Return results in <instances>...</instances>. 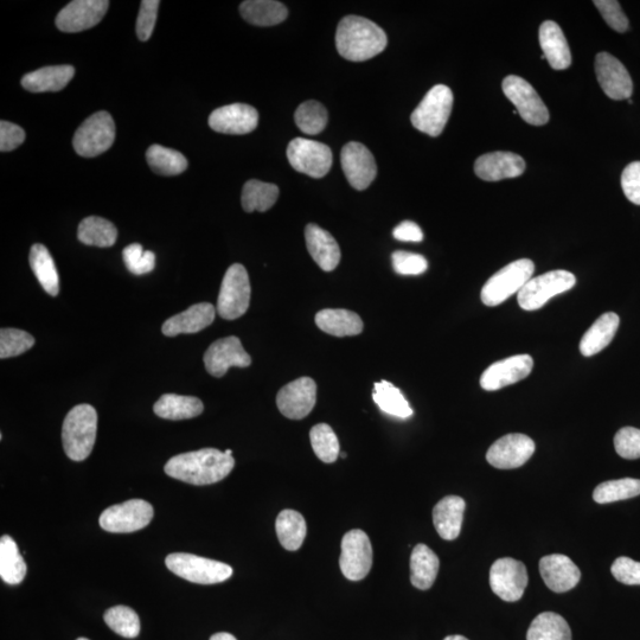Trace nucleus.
<instances>
[{
    "label": "nucleus",
    "mask_w": 640,
    "mask_h": 640,
    "mask_svg": "<svg viewBox=\"0 0 640 640\" xmlns=\"http://www.w3.org/2000/svg\"><path fill=\"white\" fill-rule=\"evenodd\" d=\"M342 169L352 188L366 190L374 182L377 166L373 153L361 143L351 142L341 153Z\"/></svg>",
    "instance_id": "a211bd4d"
},
{
    "label": "nucleus",
    "mask_w": 640,
    "mask_h": 640,
    "mask_svg": "<svg viewBox=\"0 0 640 640\" xmlns=\"http://www.w3.org/2000/svg\"><path fill=\"white\" fill-rule=\"evenodd\" d=\"M78 238L83 245L107 248L117 242L118 230L102 217L89 216L80 223Z\"/></svg>",
    "instance_id": "4c0bfd02"
},
{
    "label": "nucleus",
    "mask_w": 640,
    "mask_h": 640,
    "mask_svg": "<svg viewBox=\"0 0 640 640\" xmlns=\"http://www.w3.org/2000/svg\"><path fill=\"white\" fill-rule=\"evenodd\" d=\"M110 8L107 0H74L56 17V27L63 32H80L95 27Z\"/></svg>",
    "instance_id": "412c9836"
},
{
    "label": "nucleus",
    "mask_w": 640,
    "mask_h": 640,
    "mask_svg": "<svg viewBox=\"0 0 640 640\" xmlns=\"http://www.w3.org/2000/svg\"><path fill=\"white\" fill-rule=\"evenodd\" d=\"M25 140V132L22 127L3 120L0 123V150L10 152L21 146Z\"/></svg>",
    "instance_id": "4d7b16f0"
},
{
    "label": "nucleus",
    "mask_w": 640,
    "mask_h": 640,
    "mask_svg": "<svg viewBox=\"0 0 640 640\" xmlns=\"http://www.w3.org/2000/svg\"><path fill=\"white\" fill-rule=\"evenodd\" d=\"M153 411L162 419L187 420L201 415L204 406L203 402L194 396L165 394L156 402Z\"/></svg>",
    "instance_id": "72a5a7b5"
},
{
    "label": "nucleus",
    "mask_w": 640,
    "mask_h": 640,
    "mask_svg": "<svg viewBox=\"0 0 640 640\" xmlns=\"http://www.w3.org/2000/svg\"><path fill=\"white\" fill-rule=\"evenodd\" d=\"M224 452H226V454H228V456H232V454H233L232 450H227V451H224Z\"/></svg>",
    "instance_id": "680f3d73"
},
{
    "label": "nucleus",
    "mask_w": 640,
    "mask_h": 640,
    "mask_svg": "<svg viewBox=\"0 0 640 640\" xmlns=\"http://www.w3.org/2000/svg\"><path fill=\"white\" fill-rule=\"evenodd\" d=\"M339 566L345 578L361 581L367 578L373 566V547L363 530L354 529L345 534L341 544Z\"/></svg>",
    "instance_id": "f8f14e48"
},
{
    "label": "nucleus",
    "mask_w": 640,
    "mask_h": 640,
    "mask_svg": "<svg viewBox=\"0 0 640 640\" xmlns=\"http://www.w3.org/2000/svg\"><path fill=\"white\" fill-rule=\"evenodd\" d=\"M527 640H572V631L560 614L544 612L530 624Z\"/></svg>",
    "instance_id": "ea45409f"
},
{
    "label": "nucleus",
    "mask_w": 640,
    "mask_h": 640,
    "mask_svg": "<svg viewBox=\"0 0 640 640\" xmlns=\"http://www.w3.org/2000/svg\"><path fill=\"white\" fill-rule=\"evenodd\" d=\"M35 345V338L28 332L18 329L0 331V358L16 357L24 354Z\"/></svg>",
    "instance_id": "de8ad7c7"
},
{
    "label": "nucleus",
    "mask_w": 640,
    "mask_h": 640,
    "mask_svg": "<svg viewBox=\"0 0 640 640\" xmlns=\"http://www.w3.org/2000/svg\"><path fill=\"white\" fill-rule=\"evenodd\" d=\"M275 531L281 546L288 552H296L303 546L307 534L305 518L298 511H281L275 521Z\"/></svg>",
    "instance_id": "f704fd0d"
},
{
    "label": "nucleus",
    "mask_w": 640,
    "mask_h": 640,
    "mask_svg": "<svg viewBox=\"0 0 640 640\" xmlns=\"http://www.w3.org/2000/svg\"><path fill=\"white\" fill-rule=\"evenodd\" d=\"M307 251L324 272H332L341 261V249L329 232L317 226L307 224L305 229Z\"/></svg>",
    "instance_id": "393cba45"
},
{
    "label": "nucleus",
    "mask_w": 640,
    "mask_h": 640,
    "mask_svg": "<svg viewBox=\"0 0 640 640\" xmlns=\"http://www.w3.org/2000/svg\"><path fill=\"white\" fill-rule=\"evenodd\" d=\"M466 503L462 497L447 496L435 505L433 523L441 539L456 540L462 531Z\"/></svg>",
    "instance_id": "bb28decb"
},
{
    "label": "nucleus",
    "mask_w": 640,
    "mask_h": 640,
    "mask_svg": "<svg viewBox=\"0 0 640 640\" xmlns=\"http://www.w3.org/2000/svg\"><path fill=\"white\" fill-rule=\"evenodd\" d=\"M386 32L367 18L344 17L338 24L336 47L345 60L363 62L382 53L387 48Z\"/></svg>",
    "instance_id": "f03ea898"
},
{
    "label": "nucleus",
    "mask_w": 640,
    "mask_h": 640,
    "mask_svg": "<svg viewBox=\"0 0 640 640\" xmlns=\"http://www.w3.org/2000/svg\"><path fill=\"white\" fill-rule=\"evenodd\" d=\"M535 448L534 440L528 435L508 434L492 444L486 460L499 470L517 469L533 457Z\"/></svg>",
    "instance_id": "2eb2a0df"
},
{
    "label": "nucleus",
    "mask_w": 640,
    "mask_h": 640,
    "mask_svg": "<svg viewBox=\"0 0 640 640\" xmlns=\"http://www.w3.org/2000/svg\"><path fill=\"white\" fill-rule=\"evenodd\" d=\"M373 399L383 413L394 418L409 419L414 413L401 390L388 381L375 383Z\"/></svg>",
    "instance_id": "58836bf2"
},
{
    "label": "nucleus",
    "mask_w": 640,
    "mask_h": 640,
    "mask_svg": "<svg viewBox=\"0 0 640 640\" xmlns=\"http://www.w3.org/2000/svg\"><path fill=\"white\" fill-rule=\"evenodd\" d=\"M155 511L149 502L143 499H131L102 512L100 527L108 533L127 534L149 526Z\"/></svg>",
    "instance_id": "9d476101"
},
{
    "label": "nucleus",
    "mask_w": 640,
    "mask_h": 640,
    "mask_svg": "<svg viewBox=\"0 0 640 640\" xmlns=\"http://www.w3.org/2000/svg\"><path fill=\"white\" fill-rule=\"evenodd\" d=\"M534 361L530 355H516L498 361L484 371L480 377V387L488 392L520 382L533 371Z\"/></svg>",
    "instance_id": "aec40b11"
},
{
    "label": "nucleus",
    "mask_w": 640,
    "mask_h": 640,
    "mask_svg": "<svg viewBox=\"0 0 640 640\" xmlns=\"http://www.w3.org/2000/svg\"><path fill=\"white\" fill-rule=\"evenodd\" d=\"M210 640H238L233 635L227 632L215 633V635L210 637Z\"/></svg>",
    "instance_id": "bf43d9fd"
},
{
    "label": "nucleus",
    "mask_w": 640,
    "mask_h": 640,
    "mask_svg": "<svg viewBox=\"0 0 640 640\" xmlns=\"http://www.w3.org/2000/svg\"><path fill=\"white\" fill-rule=\"evenodd\" d=\"M105 623L117 635L136 638L140 633V619L136 611L127 606H114L104 614Z\"/></svg>",
    "instance_id": "49530a36"
},
{
    "label": "nucleus",
    "mask_w": 640,
    "mask_h": 640,
    "mask_svg": "<svg viewBox=\"0 0 640 640\" xmlns=\"http://www.w3.org/2000/svg\"><path fill=\"white\" fill-rule=\"evenodd\" d=\"M279 188L275 184L256 181H248L242 190V208L247 213H253V211H265L270 210L275 202L278 201Z\"/></svg>",
    "instance_id": "a19ab883"
},
{
    "label": "nucleus",
    "mask_w": 640,
    "mask_h": 640,
    "mask_svg": "<svg viewBox=\"0 0 640 640\" xmlns=\"http://www.w3.org/2000/svg\"><path fill=\"white\" fill-rule=\"evenodd\" d=\"M310 439L316 456L325 464L335 463L341 454L336 433L329 425L319 424L312 428Z\"/></svg>",
    "instance_id": "a18cd8bd"
},
{
    "label": "nucleus",
    "mask_w": 640,
    "mask_h": 640,
    "mask_svg": "<svg viewBox=\"0 0 640 640\" xmlns=\"http://www.w3.org/2000/svg\"><path fill=\"white\" fill-rule=\"evenodd\" d=\"M215 315V307L210 303L192 305L188 310L166 320L162 331L166 337L196 334V332H200L213 324Z\"/></svg>",
    "instance_id": "a878e982"
},
{
    "label": "nucleus",
    "mask_w": 640,
    "mask_h": 640,
    "mask_svg": "<svg viewBox=\"0 0 640 640\" xmlns=\"http://www.w3.org/2000/svg\"><path fill=\"white\" fill-rule=\"evenodd\" d=\"M614 448L624 459L640 458V430L635 427H624L614 437Z\"/></svg>",
    "instance_id": "8fccbe9b"
},
{
    "label": "nucleus",
    "mask_w": 640,
    "mask_h": 640,
    "mask_svg": "<svg viewBox=\"0 0 640 640\" xmlns=\"http://www.w3.org/2000/svg\"><path fill=\"white\" fill-rule=\"evenodd\" d=\"M526 171V162L512 152H491L480 156L475 163L476 175L486 182L520 177Z\"/></svg>",
    "instance_id": "5701e85b"
},
{
    "label": "nucleus",
    "mask_w": 640,
    "mask_h": 640,
    "mask_svg": "<svg viewBox=\"0 0 640 640\" xmlns=\"http://www.w3.org/2000/svg\"><path fill=\"white\" fill-rule=\"evenodd\" d=\"M640 495V479L623 478L601 483L593 492V499L599 504L625 501Z\"/></svg>",
    "instance_id": "37998d69"
},
{
    "label": "nucleus",
    "mask_w": 640,
    "mask_h": 640,
    "mask_svg": "<svg viewBox=\"0 0 640 640\" xmlns=\"http://www.w3.org/2000/svg\"><path fill=\"white\" fill-rule=\"evenodd\" d=\"M594 5L600 11L601 16L613 30L623 32L629 30V19L625 16L619 2L616 0H595Z\"/></svg>",
    "instance_id": "864d4df0"
},
{
    "label": "nucleus",
    "mask_w": 640,
    "mask_h": 640,
    "mask_svg": "<svg viewBox=\"0 0 640 640\" xmlns=\"http://www.w3.org/2000/svg\"><path fill=\"white\" fill-rule=\"evenodd\" d=\"M444 640H469L463 636H459V635H454V636H448L446 637Z\"/></svg>",
    "instance_id": "052dcab7"
},
{
    "label": "nucleus",
    "mask_w": 640,
    "mask_h": 640,
    "mask_svg": "<svg viewBox=\"0 0 640 640\" xmlns=\"http://www.w3.org/2000/svg\"><path fill=\"white\" fill-rule=\"evenodd\" d=\"M453 108V93L445 85L434 86L415 108L411 121L416 130L431 137L443 133Z\"/></svg>",
    "instance_id": "423d86ee"
},
{
    "label": "nucleus",
    "mask_w": 640,
    "mask_h": 640,
    "mask_svg": "<svg viewBox=\"0 0 640 640\" xmlns=\"http://www.w3.org/2000/svg\"><path fill=\"white\" fill-rule=\"evenodd\" d=\"M440 561L426 544L414 547L411 556V581L418 590L427 591L433 586L439 572Z\"/></svg>",
    "instance_id": "2f4dec72"
},
{
    "label": "nucleus",
    "mask_w": 640,
    "mask_h": 640,
    "mask_svg": "<svg viewBox=\"0 0 640 640\" xmlns=\"http://www.w3.org/2000/svg\"><path fill=\"white\" fill-rule=\"evenodd\" d=\"M76 640H89V639H87V638H79V639H76Z\"/></svg>",
    "instance_id": "0e129e2a"
},
{
    "label": "nucleus",
    "mask_w": 640,
    "mask_h": 640,
    "mask_svg": "<svg viewBox=\"0 0 640 640\" xmlns=\"http://www.w3.org/2000/svg\"><path fill=\"white\" fill-rule=\"evenodd\" d=\"M316 324L325 334L349 337L362 334L363 322L355 312L343 309H325L317 313Z\"/></svg>",
    "instance_id": "7c9ffc66"
},
{
    "label": "nucleus",
    "mask_w": 640,
    "mask_h": 640,
    "mask_svg": "<svg viewBox=\"0 0 640 640\" xmlns=\"http://www.w3.org/2000/svg\"><path fill=\"white\" fill-rule=\"evenodd\" d=\"M528 581L527 567L515 559H498L490 569L492 592L508 603H515L523 597Z\"/></svg>",
    "instance_id": "4468645a"
},
{
    "label": "nucleus",
    "mask_w": 640,
    "mask_h": 640,
    "mask_svg": "<svg viewBox=\"0 0 640 640\" xmlns=\"http://www.w3.org/2000/svg\"><path fill=\"white\" fill-rule=\"evenodd\" d=\"M505 96L515 105L524 121L534 126L546 125L549 111L534 87L520 76L510 75L503 81Z\"/></svg>",
    "instance_id": "ddd939ff"
},
{
    "label": "nucleus",
    "mask_w": 640,
    "mask_h": 640,
    "mask_svg": "<svg viewBox=\"0 0 640 640\" xmlns=\"http://www.w3.org/2000/svg\"><path fill=\"white\" fill-rule=\"evenodd\" d=\"M115 140V124L110 113L101 111L89 117L76 131L73 145L76 153L94 158L111 149Z\"/></svg>",
    "instance_id": "1a4fd4ad"
},
{
    "label": "nucleus",
    "mask_w": 640,
    "mask_h": 640,
    "mask_svg": "<svg viewBox=\"0 0 640 640\" xmlns=\"http://www.w3.org/2000/svg\"><path fill=\"white\" fill-rule=\"evenodd\" d=\"M165 565L179 578L198 585L221 584L234 573L233 568L227 563L188 553L170 554L165 559Z\"/></svg>",
    "instance_id": "20e7f679"
},
{
    "label": "nucleus",
    "mask_w": 640,
    "mask_h": 640,
    "mask_svg": "<svg viewBox=\"0 0 640 640\" xmlns=\"http://www.w3.org/2000/svg\"><path fill=\"white\" fill-rule=\"evenodd\" d=\"M98 431V413L91 405L75 406L64 419L62 443L64 452L74 462H82L92 453Z\"/></svg>",
    "instance_id": "7ed1b4c3"
},
{
    "label": "nucleus",
    "mask_w": 640,
    "mask_h": 640,
    "mask_svg": "<svg viewBox=\"0 0 640 640\" xmlns=\"http://www.w3.org/2000/svg\"><path fill=\"white\" fill-rule=\"evenodd\" d=\"M619 324V316L614 312L604 313L603 316L595 320L581 339L580 352L582 356L591 357L607 348L616 336Z\"/></svg>",
    "instance_id": "c756f323"
},
{
    "label": "nucleus",
    "mask_w": 640,
    "mask_h": 640,
    "mask_svg": "<svg viewBox=\"0 0 640 640\" xmlns=\"http://www.w3.org/2000/svg\"><path fill=\"white\" fill-rule=\"evenodd\" d=\"M27 575V563L19 549L17 543L9 535L0 539V576L6 584L19 585Z\"/></svg>",
    "instance_id": "e433bc0d"
},
{
    "label": "nucleus",
    "mask_w": 640,
    "mask_h": 640,
    "mask_svg": "<svg viewBox=\"0 0 640 640\" xmlns=\"http://www.w3.org/2000/svg\"><path fill=\"white\" fill-rule=\"evenodd\" d=\"M576 284L575 275L568 271L547 272L540 277L531 278L517 294L518 305L524 311L542 309L550 299L565 293Z\"/></svg>",
    "instance_id": "6e6552de"
},
{
    "label": "nucleus",
    "mask_w": 640,
    "mask_h": 640,
    "mask_svg": "<svg viewBox=\"0 0 640 640\" xmlns=\"http://www.w3.org/2000/svg\"><path fill=\"white\" fill-rule=\"evenodd\" d=\"M534 272V262L529 259L511 262L486 281L480 294L483 304L490 307L501 305L515 293L518 294Z\"/></svg>",
    "instance_id": "39448f33"
},
{
    "label": "nucleus",
    "mask_w": 640,
    "mask_h": 640,
    "mask_svg": "<svg viewBox=\"0 0 640 640\" xmlns=\"http://www.w3.org/2000/svg\"><path fill=\"white\" fill-rule=\"evenodd\" d=\"M294 120L300 131L309 136H316L328 125L329 115L320 102L309 100L297 108Z\"/></svg>",
    "instance_id": "c03bdc74"
},
{
    "label": "nucleus",
    "mask_w": 640,
    "mask_h": 640,
    "mask_svg": "<svg viewBox=\"0 0 640 640\" xmlns=\"http://www.w3.org/2000/svg\"><path fill=\"white\" fill-rule=\"evenodd\" d=\"M251 281L245 267L235 264L228 268L222 280L216 311L227 320L239 319L251 304Z\"/></svg>",
    "instance_id": "0eeeda50"
},
{
    "label": "nucleus",
    "mask_w": 640,
    "mask_h": 640,
    "mask_svg": "<svg viewBox=\"0 0 640 640\" xmlns=\"http://www.w3.org/2000/svg\"><path fill=\"white\" fill-rule=\"evenodd\" d=\"M292 168L312 178H323L332 166V152L328 145L305 138L293 139L287 147Z\"/></svg>",
    "instance_id": "9b49d317"
},
{
    "label": "nucleus",
    "mask_w": 640,
    "mask_h": 640,
    "mask_svg": "<svg viewBox=\"0 0 640 640\" xmlns=\"http://www.w3.org/2000/svg\"><path fill=\"white\" fill-rule=\"evenodd\" d=\"M29 261L31 270L40 281L43 290L50 296L56 297L60 292V277L53 256L50 255L47 247L40 243L32 246Z\"/></svg>",
    "instance_id": "c9c22d12"
},
{
    "label": "nucleus",
    "mask_w": 640,
    "mask_h": 640,
    "mask_svg": "<svg viewBox=\"0 0 640 640\" xmlns=\"http://www.w3.org/2000/svg\"><path fill=\"white\" fill-rule=\"evenodd\" d=\"M394 238L402 242H421L424 240V233L421 228L412 221H405L394 229Z\"/></svg>",
    "instance_id": "13d9d810"
},
{
    "label": "nucleus",
    "mask_w": 640,
    "mask_h": 640,
    "mask_svg": "<svg viewBox=\"0 0 640 640\" xmlns=\"http://www.w3.org/2000/svg\"><path fill=\"white\" fill-rule=\"evenodd\" d=\"M339 457H342L343 459H344V458H347V454H345V453H341V454H339Z\"/></svg>",
    "instance_id": "e2e57ef3"
},
{
    "label": "nucleus",
    "mask_w": 640,
    "mask_h": 640,
    "mask_svg": "<svg viewBox=\"0 0 640 640\" xmlns=\"http://www.w3.org/2000/svg\"><path fill=\"white\" fill-rule=\"evenodd\" d=\"M394 271L401 275H420L425 273L428 262L424 256L398 251L392 255Z\"/></svg>",
    "instance_id": "3c124183"
},
{
    "label": "nucleus",
    "mask_w": 640,
    "mask_h": 640,
    "mask_svg": "<svg viewBox=\"0 0 640 640\" xmlns=\"http://www.w3.org/2000/svg\"><path fill=\"white\" fill-rule=\"evenodd\" d=\"M622 188L627 200L640 206V162L626 166L622 175Z\"/></svg>",
    "instance_id": "6e6d98bb"
},
{
    "label": "nucleus",
    "mask_w": 640,
    "mask_h": 640,
    "mask_svg": "<svg viewBox=\"0 0 640 640\" xmlns=\"http://www.w3.org/2000/svg\"><path fill=\"white\" fill-rule=\"evenodd\" d=\"M540 46L543 57L547 59L555 70H565L571 67L572 55L565 34L559 24L553 21L544 22L540 28Z\"/></svg>",
    "instance_id": "cd10ccee"
},
{
    "label": "nucleus",
    "mask_w": 640,
    "mask_h": 640,
    "mask_svg": "<svg viewBox=\"0 0 640 640\" xmlns=\"http://www.w3.org/2000/svg\"><path fill=\"white\" fill-rule=\"evenodd\" d=\"M159 0H143L137 19V35L140 41L150 40L153 29H155Z\"/></svg>",
    "instance_id": "603ef678"
},
{
    "label": "nucleus",
    "mask_w": 640,
    "mask_h": 640,
    "mask_svg": "<svg viewBox=\"0 0 640 640\" xmlns=\"http://www.w3.org/2000/svg\"><path fill=\"white\" fill-rule=\"evenodd\" d=\"M540 573L544 584L555 593L573 590L581 579L578 566L562 554L544 556L540 561Z\"/></svg>",
    "instance_id": "b1692460"
},
{
    "label": "nucleus",
    "mask_w": 640,
    "mask_h": 640,
    "mask_svg": "<svg viewBox=\"0 0 640 640\" xmlns=\"http://www.w3.org/2000/svg\"><path fill=\"white\" fill-rule=\"evenodd\" d=\"M235 460L216 448L178 454L166 463V475L192 485H210L221 482L233 471Z\"/></svg>",
    "instance_id": "f257e3e1"
},
{
    "label": "nucleus",
    "mask_w": 640,
    "mask_h": 640,
    "mask_svg": "<svg viewBox=\"0 0 640 640\" xmlns=\"http://www.w3.org/2000/svg\"><path fill=\"white\" fill-rule=\"evenodd\" d=\"M123 259L127 270L136 275L152 272L156 267V255L151 251H144L142 245L133 243L124 249Z\"/></svg>",
    "instance_id": "09e8293b"
},
{
    "label": "nucleus",
    "mask_w": 640,
    "mask_h": 640,
    "mask_svg": "<svg viewBox=\"0 0 640 640\" xmlns=\"http://www.w3.org/2000/svg\"><path fill=\"white\" fill-rule=\"evenodd\" d=\"M240 12L245 21L256 27H273L288 16L286 6L274 0H247L240 5Z\"/></svg>",
    "instance_id": "473e14b6"
},
{
    "label": "nucleus",
    "mask_w": 640,
    "mask_h": 640,
    "mask_svg": "<svg viewBox=\"0 0 640 640\" xmlns=\"http://www.w3.org/2000/svg\"><path fill=\"white\" fill-rule=\"evenodd\" d=\"M317 384L310 377H302L281 388L277 396V406L281 414L291 420L306 418L315 408Z\"/></svg>",
    "instance_id": "dca6fc26"
},
{
    "label": "nucleus",
    "mask_w": 640,
    "mask_h": 640,
    "mask_svg": "<svg viewBox=\"0 0 640 640\" xmlns=\"http://www.w3.org/2000/svg\"><path fill=\"white\" fill-rule=\"evenodd\" d=\"M75 69L68 64L35 70L24 76L22 86L31 93L59 92L73 80Z\"/></svg>",
    "instance_id": "c85d7f7f"
},
{
    "label": "nucleus",
    "mask_w": 640,
    "mask_h": 640,
    "mask_svg": "<svg viewBox=\"0 0 640 640\" xmlns=\"http://www.w3.org/2000/svg\"><path fill=\"white\" fill-rule=\"evenodd\" d=\"M203 360L208 373L214 377H223L229 368H247L252 364V357L235 336L221 338L211 344Z\"/></svg>",
    "instance_id": "f3484780"
},
{
    "label": "nucleus",
    "mask_w": 640,
    "mask_h": 640,
    "mask_svg": "<svg viewBox=\"0 0 640 640\" xmlns=\"http://www.w3.org/2000/svg\"><path fill=\"white\" fill-rule=\"evenodd\" d=\"M259 124V113L246 104H233L217 108L209 117L211 130L223 134H248Z\"/></svg>",
    "instance_id": "4be33fe9"
},
{
    "label": "nucleus",
    "mask_w": 640,
    "mask_h": 640,
    "mask_svg": "<svg viewBox=\"0 0 640 640\" xmlns=\"http://www.w3.org/2000/svg\"><path fill=\"white\" fill-rule=\"evenodd\" d=\"M595 74L604 93L612 100H629L633 82L624 64L608 53L595 57Z\"/></svg>",
    "instance_id": "6ab92c4d"
},
{
    "label": "nucleus",
    "mask_w": 640,
    "mask_h": 640,
    "mask_svg": "<svg viewBox=\"0 0 640 640\" xmlns=\"http://www.w3.org/2000/svg\"><path fill=\"white\" fill-rule=\"evenodd\" d=\"M611 572L624 585H640V562L622 556L613 562Z\"/></svg>",
    "instance_id": "5fc2aeb1"
},
{
    "label": "nucleus",
    "mask_w": 640,
    "mask_h": 640,
    "mask_svg": "<svg viewBox=\"0 0 640 640\" xmlns=\"http://www.w3.org/2000/svg\"><path fill=\"white\" fill-rule=\"evenodd\" d=\"M146 160L156 174L177 176L188 169V160L181 152L160 145H152L146 152Z\"/></svg>",
    "instance_id": "79ce46f5"
}]
</instances>
